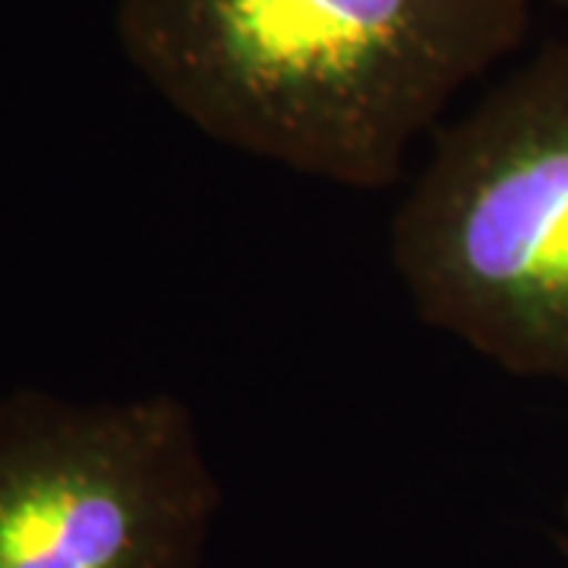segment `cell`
<instances>
[{
  "label": "cell",
  "mask_w": 568,
  "mask_h": 568,
  "mask_svg": "<svg viewBox=\"0 0 568 568\" xmlns=\"http://www.w3.org/2000/svg\"><path fill=\"white\" fill-rule=\"evenodd\" d=\"M530 0H118L123 54L209 140L386 190Z\"/></svg>",
  "instance_id": "obj_1"
},
{
  "label": "cell",
  "mask_w": 568,
  "mask_h": 568,
  "mask_svg": "<svg viewBox=\"0 0 568 568\" xmlns=\"http://www.w3.org/2000/svg\"><path fill=\"white\" fill-rule=\"evenodd\" d=\"M392 263L429 328L568 388V41L436 133Z\"/></svg>",
  "instance_id": "obj_2"
},
{
  "label": "cell",
  "mask_w": 568,
  "mask_h": 568,
  "mask_svg": "<svg viewBox=\"0 0 568 568\" xmlns=\"http://www.w3.org/2000/svg\"><path fill=\"white\" fill-rule=\"evenodd\" d=\"M219 508L178 395H0V568H203Z\"/></svg>",
  "instance_id": "obj_3"
},
{
  "label": "cell",
  "mask_w": 568,
  "mask_h": 568,
  "mask_svg": "<svg viewBox=\"0 0 568 568\" xmlns=\"http://www.w3.org/2000/svg\"><path fill=\"white\" fill-rule=\"evenodd\" d=\"M562 549H566V566H562V568H568V537L562 540Z\"/></svg>",
  "instance_id": "obj_4"
},
{
  "label": "cell",
  "mask_w": 568,
  "mask_h": 568,
  "mask_svg": "<svg viewBox=\"0 0 568 568\" xmlns=\"http://www.w3.org/2000/svg\"><path fill=\"white\" fill-rule=\"evenodd\" d=\"M552 3H568V0H552Z\"/></svg>",
  "instance_id": "obj_5"
}]
</instances>
